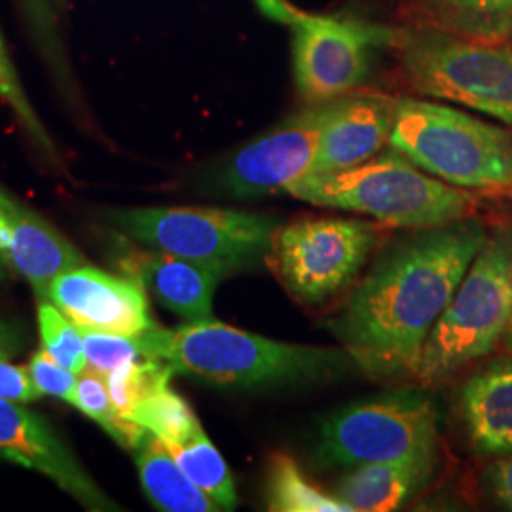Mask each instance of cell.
Segmentation results:
<instances>
[{
	"label": "cell",
	"mask_w": 512,
	"mask_h": 512,
	"mask_svg": "<svg viewBox=\"0 0 512 512\" xmlns=\"http://www.w3.org/2000/svg\"><path fill=\"white\" fill-rule=\"evenodd\" d=\"M488 230L458 220L395 245L353 291L334 332L376 378L418 376L429 332L458 291Z\"/></svg>",
	"instance_id": "obj_1"
},
{
	"label": "cell",
	"mask_w": 512,
	"mask_h": 512,
	"mask_svg": "<svg viewBox=\"0 0 512 512\" xmlns=\"http://www.w3.org/2000/svg\"><path fill=\"white\" fill-rule=\"evenodd\" d=\"M285 192L311 205L416 230L469 219L475 207L465 188L433 179L393 148L344 171L304 175Z\"/></svg>",
	"instance_id": "obj_2"
},
{
	"label": "cell",
	"mask_w": 512,
	"mask_h": 512,
	"mask_svg": "<svg viewBox=\"0 0 512 512\" xmlns=\"http://www.w3.org/2000/svg\"><path fill=\"white\" fill-rule=\"evenodd\" d=\"M150 357L175 372L219 387H255L310 378L338 363L334 349L285 344L219 321L154 327L143 334Z\"/></svg>",
	"instance_id": "obj_3"
},
{
	"label": "cell",
	"mask_w": 512,
	"mask_h": 512,
	"mask_svg": "<svg viewBox=\"0 0 512 512\" xmlns=\"http://www.w3.org/2000/svg\"><path fill=\"white\" fill-rule=\"evenodd\" d=\"M387 145L452 186L512 190V131L463 110L399 97Z\"/></svg>",
	"instance_id": "obj_4"
},
{
	"label": "cell",
	"mask_w": 512,
	"mask_h": 512,
	"mask_svg": "<svg viewBox=\"0 0 512 512\" xmlns=\"http://www.w3.org/2000/svg\"><path fill=\"white\" fill-rule=\"evenodd\" d=\"M511 325L512 228H497L429 332L416 378L433 385L454 376L492 353Z\"/></svg>",
	"instance_id": "obj_5"
},
{
	"label": "cell",
	"mask_w": 512,
	"mask_h": 512,
	"mask_svg": "<svg viewBox=\"0 0 512 512\" xmlns=\"http://www.w3.org/2000/svg\"><path fill=\"white\" fill-rule=\"evenodd\" d=\"M414 92L484 112L512 128V48L439 31H399L395 44Z\"/></svg>",
	"instance_id": "obj_6"
},
{
	"label": "cell",
	"mask_w": 512,
	"mask_h": 512,
	"mask_svg": "<svg viewBox=\"0 0 512 512\" xmlns=\"http://www.w3.org/2000/svg\"><path fill=\"white\" fill-rule=\"evenodd\" d=\"M109 219L148 249L183 256L226 274L268 255L277 220L268 215L217 207H131Z\"/></svg>",
	"instance_id": "obj_7"
},
{
	"label": "cell",
	"mask_w": 512,
	"mask_h": 512,
	"mask_svg": "<svg viewBox=\"0 0 512 512\" xmlns=\"http://www.w3.org/2000/svg\"><path fill=\"white\" fill-rule=\"evenodd\" d=\"M439 414L420 393H395L353 404L325 421L319 458L332 465H366L435 454Z\"/></svg>",
	"instance_id": "obj_8"
},
{
	"label": "cell",
	"mask_w": 512,
	"mask_h": 512,
	"mask_svg": "<svg viewBox=\"0 0 512 512\" xmlns=\"http://www.w3.org/2000/svg\"><path fill=\"white\" fill-rule=\"evenodd\" d=\"M376 239V226L366 220H298L275 230L266 256L289 293L304 304H319L361 272Z\"/></svg>",
	"instance_id": "obj_9"
},
{
	"label": "cell",
	"mask_w": 512,
	"mask_h": 512,
	"mask_svg": "<svg viewBox=\"0 0 512 512\" xmlns=\"http://www.w3.org/2000/svg\"><path fill=\"white\" fill-rule=\"evenodd\" d=\"M399 29L361 19L315 18L293 27L296 88L308 103L355 92L370 69L372 52L393 46Z\"/></svg>",
	"instance_id": "obj_10"
},
{
	"label": "cell",
	"mask_w": 512,
	"mask_h": 512,
	"mask_svg": "<svg viewBox=\"0 0 512 512\" xmlns=\"http://www.w3.org/2000/svg\"><path fill=\"white\" fill-rule=\"evenodd\" d=\"M336 99L310 103L308 109L239 148L220 173L222 188L232 196L251 198L287 190L308 175Z\"/></svg>",
	"instance_id": "obj_11"
},
{
	"label": "cell",
	"mask_w": 512,
	"mask_h": 512,
	"mask_svg": "<svg viewBox=\"0 0 512 512\" xmlns=\"http://www.w3.org/2000/svg\"><path fill=\"white\" fill-rule=\"evenodd\" d=\"M44 296L78 329L141 336L156 327L147 289L133 277L82 264L54 277Z\"/></svg>",
	"instance_id": "obj_12"
},
{
	"label": "cell",
	"mask_w": 512,
	"mask_h": 512,
	"mask_svg": "<svg viewBox=\"0 0 512 512\" xmlns=\"http://www.w3.org/2000/svg\"><path fill=\"white\" fill-rule=\"evenodd\" d=\"M0 458L48 476L90 511L116 509L48 421L23 404L4 399H0Z\"/></svg>",
	"instance_id": "obj_13"
},
{
	"label": "cell",
	"mask_w": 512,
	"mask_h": 512,
	"mask_svg": "<svg viewBox=\"0 0 512 512\" xmlns=\"http://www.w3.org/2000/svg\"><path fill=\"white\" fill-rule=\"evenodd\" d=\"M397 99L380 92H351L336 99L310 173H334L374 158L389 143Z\"/></svg>",
	"instance_id": "obj_14"
},
{
	"label": "cell",
	"mask_w": 512,
	"mask_h": 512,
	"mask_svg": "<svg viewBox=\"0 0 512 512\" xmlns=\"http://www.w3.org/2000/svg\"><path fill=\"white\" fill-rule=\"evenodd\" d=\"M0 258L38 296L52 279L84 264V256L50 222L0 188Z\"/></svg>",
	"instance_id": "obj_15"
},
{
	"label": "cell",
	"mask_w": 512,
	"mask_h": 512,
	"mask_svg": "<svg viewBox=\"0 0 512 512\" xmlns=\"http://www.w3.org/2000/svg\"><path fill=\"white\" fill-rule=\"evenodd\" d=\"M126 274L186 323L213 321V296L226 272L164 251H133L122 258Z\"/></svg>",
	"instance_id": "obj_16"
},
{
	"label": "cell",
	"mask_w": 512,
	"mask_h": 512,
	"mask_svg": "<svg viewBox=\"0 0 512 512\" xmlns=\"http://www.w3.org/2000/svg\"><path fill=\"white\" fill-rule=\"evenodd\" d=\"M461 412L476 452L512 454V361L497 359L461 391Z\"/></svg>",
	"instance_id": "obj_17"
},
{
	"label": "cell",
	"mask_w": 512,
	"mask_h": 512,
	"mask_svg": "<svg viewBox=\"0 0 512 512\" xmlns=\"http://www.w3.org/2000/svg\"><path fill=\"white\" fill-rule=\"evenodd\" d=\"M435 467L437 452L385 463H366L340 480L336 494L355 512L397 511L427 484Z\"/></svg>",
	"instance_id": "obj_18"
},
{
	"label": "cell",
	"mask_w": 512,
	"mask_h": 512,
	"mask_svg": "<svg viewBox=\"0 0 512 512\" xmlns=\"http://www.w3.org/2000/svg\"><path fill=\"white\" fill-rule=\"evenodd\" d=\"M139 480L152 505L167 512H213L219 505L184 475L164 440L148 431L135 448Z\"/></svg>",
	"instance_id": "obj_19"
},
{
	"label": "cell",
	"mask_w": 512,
	"mask_h": 512,
	"mask_svg": "<svg viewBox=\"0 0 512 512\" xmlns=\"http://www.w3.org/2000/svg\"><path fill=\"white\" fill-rule=\"evenodd\" d=\"M169 454L179 463L184 475L188 476L203 494L209 495L220 511H232L238 503L236 484L232 473L220 456L215 444L205 433H198L186 442H164Z\"/></svg>",
	"instance_id": "obj_20"
},
{
	"label": "cell",
	"mask_w": 512,
	"mask_h": 512,
	"mask_svg": "<svg viewBox=\"0 0 512 512\" xmlns=\"http://www.w3.org/2000/svg\"><path fill=\"white\" fill-rule=\"evenodd\" d=\"M268 509L275 512H355L338 495L315 488L293 458L275 454L268 473Z\"/></svg>",
	"instance_id": "obj_21"
},
{
	"label": "cell",
	"mask_w": 512,
	"mask_h": 512,
	"mask_svg": "<svg viewBox=\"0 0 512 512\" xmlns=\"http://www.w3.org/2000/svg\"><path fill=\"white\" fill-rule=\"evenodd\" d=\"M442 25L469 37L512 35V0H423Z\"/></svg>",
	"instance_id": "obj_22"
},
{
	"label": "cell",
	"mask_w": 512,
	"mask_h": 512,
	"mask_svg": "<svg viewBox=\"0 0 512 512\" xmlns=\"http://www.w3.org/2000/svg\"><path fill=\"white\" fill-rule=\"evenodd\" d=\"M131 421L139 423L164 442H186L203 431L190 404L175 393L169 384L152 391L133 410Z\"/></svg>",
	"instance_id": "obj_23"
},
{
	"label": "cell",
	"mask_w": 512,
	"mask_h": 512,
	"mask_svg": "<svg viewBox=\"0 0 512 512\" xmlns=\"http://www.w3.org/2000/svg\"><path fill=\"white\" fill-rule=\"evenodd\" d=\"M73 406H76L82 414H86L90 420L99 423L118 444L133 450L148 433L147 429H143L139 423L124 420L116 412L110 399L109 385L105 376L92 368H86L78 374Z\"/></svg>",
	"instance_id": "obj_24"
},
{
	"label": "cell",
	"mask_w": 512,
	"mask_h": 512,
	"mask_svg": "<svg viewBox=\"0 0 512 512\" xmlns=\"http://www.w3.org/2000/svg\"><path fill=\"white\" fill-rule=\"evenodd\" d=\"M38 332L42 348L46 349L55 361H59L76 374L88 368L82 332L63 311L55 308L52 302H40L38 306Z\"/></svg>",
	"instance_id": "obj_25"
},
{
	"label": "cell",
	"mask_w": 512,
	"mask_h": 512,
	"mask_svg": "<svg viewBox=\"0 0 512 512\" xmlns=\"http://www.w3.org/2000/svg\"><path fill=\"white\" fill-rule=\"evenodd\" d=\"M88 368L99 374H109L129 361L150 357L141 336H124L103 330L80 329Z\"/></svg>",
	"instance_id": "obj_26"
},
{
	"label": "cell",
	"mask_w": 512,
	"mask_h": 512,
	"mask_svg": "<svg viewBox=\"0 0 512 512\" xmlns=\"http://www.w3.org/2000/svg\"><path fill=\"white\" fill-rule=\"evenodd\" d=\"M25 19L31 27L33 38L37 40L38 48L46 57L50 69L61 82H69V65L63 54V44L59 40L57 27V10L52 0H19Z\"/></svg>",
	"instance_id": "obj_27"
},
{
	"label": "cell",
	"mask_w": 512,
	"mask_h": 512,
	"mask_svg": "<svg viewBox=\"0 0 512 512\" xmlns=\"http://www.w3.org/2000/svg\"><path fill=\"white\" fill-rule=\"evenodd\" d=\"M0 99H6L14 107L19 120L23 122V126L29 131V135L33 137V141L37 143L38 147L55 156L54 145H52L48 133L38 122L35 110L31 109L25 93L21 90L14 63H12L8 52H2V50H0Z\"/></svg>",
	"instance_id": "obj_28"
},
{
	"label": "cell",
	"mask_w": 512,
	"mask_h": 512,
	"mask_svg": "<svg viewBox=\"0 0 512 512\" xmlns=\"http://www.w3.org/2000/svg\"><path fill=\"white\" fill-rule=\"evenodd\" d=\"M27 370L40 395H48L73 404L78 374L55 361L46 349H38L31 357Z\"/></svg>",
	"instance_id": "obj_29"
},
{
	"label": "cell",
	"mask_w": 512,
	"mask_h": 512,
	"mask_svg": "<svg viewBox=\"0 0 512 512\" xmlns=\"http://www.w3.org/2000/svg\"><path fill=\"white\" fill-rule=\"evenodd\" d=\"M40 397L29 370L14 365L10 357H0V399L12 403L27 404Z\"/></svg>",
	"instance_id": "obj_30"
},
{
	"label": "cell",
	"mask_w": 512,
	"mask_h": 512,
	"mask_svg": "<svg viewBox=\"0 0 512 512\" xmlns=\"http://www.w3.org/2000/svg\"><path fill=\"white\" fill-rule=\"evenodd\" d=\"M486 482L495 501L503 509L512 511V456L494 461L486 469Z\"/></svg>",
	"instance_id": "obj_31"
},
{
	"label": "cell",
	"mask_w": 512,
	"mask_h": 512,
	"mask_svg": "<svg viewBox=\"0 0 512 512\" xmlns=\"http://www.w3.org/2000/svg\"><path fill=\"white\" fill-rule=\"evenodd\" d=\"M255 4L256 8L266 18L274 19V21H279V23H285V25H291V27L308 23V21L315 18L313 14H306V12L296 10L294 6H291L285 0H255Z\"/></svg>",
	"instance_id": "obj_32"
},
{
	"label": "cell",
	"mask_w": 512,
	"mask_h": 512,
	"mask_svg": "<svg viewBox=\"0 0 512 512\" xmlns=\"http://www.w3.org/2000/svg\"><path fill=\"white\" fill-rule=\"evenodd\" d=\"M25 344V334L18 323L0 319V357H14Z\"/></svg>",
	"instance_id": "obj_33"
},
{
	"label": "cell",
	"mask_w": 512,
	"mask_h": 512,
	"mask_svg": "<svg viewBox=\"0 0 512 512\" xmlns=\"http://www.w3.org/2000/svg\"><path fill=\"white\" fill-rule=\"evenodd\" d=\"M501 342H503V346H505L507 351L512 355V325L509 327V330L505 332V336H503V340H501Z\"/></svg>",
	"instance_id": "obj_34"
},
{
	"label": "cell",
	"mask_w": 512,
	"mask_h": 512,
	"mask_svg": "<svg viewBox=\"0 0 512 512\" xmlns=\"http://www.w3.org/2000/svg\"><path fill=\"white\" fill-rule=\"evenodd\" d=\"M52 2H54L57 14H63V12H65V8H67V2H69V0H52Z\"/></svg>",
	"instance_id": "obj_35"
},
{
	"label": "cell",
	"mask_w": 512,
	"mask_h": 512,
	"mask_svg": "<svg viewBox=\"0 0 512 512\" xmlns=\"http://www.w3.org/2000/svg\"><path fill=\"white\" fill-rule=\"evenodd\" d=\"M6 274H8V268H6V264H4L2 258H0V277H4Z\"/></svg>",
	"instance_id": "obj_36"
},
{
	"label": "cell",
	"mask_w": 512,
	"mask_h": 512,
	"mask_svg": "<svg viewBox=\"0 0 512 512\" xmlns=\"http://www.w3.org/2000/svg\"><path fill=\"white\" fill-rule=\"evenodd\" d=\"M0 50H2V52H8V48H6V42H4V38H2V33H0Z\"/></svg>",
	"instance_id": "obj_37"
}]
</instances>
